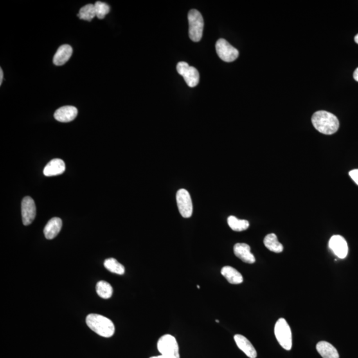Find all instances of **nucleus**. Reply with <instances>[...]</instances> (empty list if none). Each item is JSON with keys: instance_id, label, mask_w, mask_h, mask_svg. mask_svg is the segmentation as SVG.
I'll return each instance as SVG.
<instances>
[{"instance_id": "1", "label": "nucleus", "mask_w": 358, "mask_h": 358, "mask_svg": "<svg viewBox=\"0 0 358 358\" xmlns=\"http://www.w3.org/2000/svg\"><path fill=\"white\" fill-rule=\"evenodd\" d=\"M312 123L317 131L326 135L334 134L340 126L337 117L326 111L315 112L312 117Z\"/></svg>"}, {"instance_id": "2", "label": "nucleus", "mask_w": 358, "mask_h": 358, "mask_svg": "<svg viewBox=\"0 0 358 358\" xmlns=\"http://www.w3.org/2000/svg\"><path fill=\"white\" fill-rule=\"evenodd\" d=\"M86 323L92 331L100 336L110 338L114 334L115 326L113 322L102 315L90 314L86 319Z\"/></svg>"}, {"instance_id": "3", "label": "nucleus", "mask_w": 358, "mask_h": 358, "mask_svg": "<svg viewBox=\"0 0 358 358\" xmlns=\"http://www.w3.org/2000/svg\"><path fill=\"white\" fill-rule=\"evenodd\" d=\"M157 349L161 355L168 358H181L179 346L173 335L165 334L160 338L157 342Z\"/></svg>"}, {"instance_id": "4", "label": "nucleus", "mask_w": 358, "mask_h": 358, "mask_svg": "<svg viewBox=\"0 0 358 358\" xmlns=\"http://www.w3.org/2000/svg\"><path fill=\"white\" fill-rule=\"evenodd\" d=\"M189 37L194 42H199L202 39L204 29V19L201 13L197 10L188 12Z\"/></svg>"}, {"instance_id": "5", "label": "nucleus", "mask_w": 358, "mask_h": 358, "mask_svg": "<svg viewBox=\"0 0 358 358\" xmlns=\"http://www.w3.org/2000/svg\"><path fill=\"white\" fill-rule=\"evenodd\" d=\"M275 335L281 346L286 350L292 348V332L289 324L284 319H280L275 326Z\"/></svg>"}, {"instance_id": "6", "label": "nucleus", "mask_w": 358, "mask_h": 358, "mask_svg": "<svg viewBox=\"0 0 358 358\" xmlns=\"http://www.w3.org/2000/svg\"><path fill=\"white\" fill-rule=\"evenodd\" d=\"M176 200L178 209L182 217L191 218L193 215V205L190 193L186 189H179L177 193Z\"/></svg>"}, {"instance_id": "7", "label": "nucleus", "mask_w": 358, "mask_h": 358, "mask_svg": "<svg viewBox=\"0 0 358 358\" xmlns=\"http://www.w3.org/2000/svg\"><path fill=\"white\" fill-rule=\"evenodd\" d=\"M178 73L183 76L189 87L194 88L199 85L200 74L195 67L189 66L187 62H180L177 66Z\"/></svg>"}, {"instance_id": "8", "label": "nucleus", "mask_w": 358, "mask_h": 358, "mask_svg": "<svg viewBox=\"0 0 358 358\" xmlns=\"http://www.w3.org/2000/svg\"><path fill=\"white\" fill-rule=\"evenodd\" d=\"M216 50L218 55L225 62H233L239 56L238 49L234 48L226 40L220 39L216 44Z\"/></svg>"}, {"instance_id": "9", "label": "nucleus", "mask_w": 358, "mask_h": 358, "mask_svg": "<svg viewBox=\"0 0 358 358\" xmlns=\"http://www.w3.org/2000/svg\"><path fill=\"white\" fill-rule=\"evenodd\" d=\"M22 221L25 226H28L35 220L36 206L34 200L30 197H25L22 202Z\"/></svg>"}, {"instance_id": "10", "label": "nucleus", "mask_w": 358, "mask_h": 358, "mask_svg": "<svg viewBox=\"0 0 358 358\" xmlns=\"http://www.w3.org/2000/svg\"><path fill=\"white\" fill-rule=\"evenodd\" d=\"M329 247L338 258L344 259L348 253V246L346 241L342 236H333L329 241Z\"/></svg>"}, {"instance_id": "11", "label": "nucleus", "mask_w": 358, "mask_h": 358, "mask_svg": "<svg viewBox=\"0 0 358 358\" xmlns=\"http://www.w3.org/2000/svg\"><path fill=\"white\" fill-rule=\"evenodd\" d=\"M234 252L235 256L242 262L249 264H253L256 262V258L251 252L250 246L247 244L238 243L234 245Z\"/></svg>"}, {"instance_id": "12", "label": "nucleus", "mask_w": 358, "mask_h": 358, "mask_svg": "<svg viewBox=\"0 0 358 358\" xmlns=\"http://www.w3.org/2000/svg\"><path fill=\"white\" fill-rule=\"evenodd\" d=\"M78 115V110L72 106H67L58 109L55 112L54 117L60 122H70L73 121Z\"/></svg>"}, {"instance_id": "13", "label": "nucleus", "mask_w": 358, "mask_h": 358, "mask_svg": "<svg viewBox=\"0 0 358 358\" xmlns=\"http://www.w3.org/2000/svg\"><path fill=\"white\" fill-rule=\"evenodd\" d=\"M234 341L236 345L249 358H256L257 352L255 348L252 345L248 339L240 334L234 335Z\"/></svg>"}, {"instance_id": "14", "label": "nucleus", "mask_w": 358, "mask_h": 358, "mask_svg": "<svg viewBox=\"0 0 358 358\" xmlns=\"http://www.w3.org/2000/svg\"><path fill=\"white\" fill-rule=\"evenodd\" d=\"M65 169V162L62 159H53L44 168V174L46 177L57 176L62 174Z\"/></svg>"}, {"instance_id": "15", "label": "nucleus", "mask_w": 358, "mask_h": 358, "mask_svg": "<svg viewBox=\"0 0 358 358\" xmlns=\"http://www.w3.org/2000/svg\"><path fill=\"white\" fill-rule=\"evenodd\" d=\"M73 55V48L69 45H63L58 49L53 58V63L56 66L64 65Z\"/></svg>"}, {"instance_id": "16", "label": "nucleus", "mask_w": 358, "mask_h": 358, "mask_svg": "<svg viewBox=\"0 0 358 358\" xmlns=\"http://www.w3.org/2000/svg\"><path fill=\"white\" fill-rule=\"evenodd\" d=\"M62 222L59 218H52L44 228V234L47 240L54 239L61 230Z\"/></svg>"}, {"instance_id": "17", "label": "nucleus", "mask_w": 358, "mask_h": 358, "mask_svg": "<svg viewBox=\"0 0 358 358\" xmlns=\"http://www.w3.org/2000/svg\"><path fill=\"white\" fill-rule=\"evenodd\" d=\"M221 274L231 284H241L244 281L242 275L233 267L225 266L223 267L221 269Z\"/></svg>"}, {"instance_id": "18", "label": "nucleus", "mask_w": 358, "mask_h": 358, "mask_svg": "<svg viewBox=\"0 0 358 358\" xmlns=\"http://www.w3.org/2000/svg\"><path fill=\"white\" fill-rule=\"evenodd\" d=\"M317 350L323 358H339V353L335 347L327 342H319Z\"/></svg>"}, {"instance_id": "19", "label": "nucleus", "mask_w": 358, "mask_h": 358, "mask_svg": "<svg viewBox=\"0 0 358 358\" xmlns=\"http://www.w3.org/2000/svg\"><path fill=\"white\" fill-rule=\"evenodd\" d=\"M263 243H264L265 246L269 250L275 252V253H281L283 250V245L279 242L278 237L275 234H268L264 238Z\"/></svg>"}, {"instance_id": "20", "label": "nucleus", "mask_w": 358, "mask_h": 358, "mask_svg": "<svg viewBox=\"0 0 358 358\" xmlns=\"http://www.w3.org/2000/svg\"><path fill=\"white\" fill-rule=\"evenodd\" d=\"M227 224L233 230L242 231L246 230L249 226V223L246 220H240L234 216H229L227 218Z\"/></svg>"}, {"instance_id": "21", "label": "nucleus", "mask_w": 358, "mask_h": 358, "mask_svg": "<svg viewBox=\"0 0 358 358\" xmlns=\"http://www.w3.org/2000/svg\"><path fill=\"white\" fill-rule=\"evenodd\" d=\"M96 290L98 296L104 299H110L113 294V288L109 283L105 281L97 283Z\"/></svg>"}, {"instance_id": "22", "label": "nucleus", "mask_w": 358, "mask_h": 358, "mask_svg": "<svg viewBox=\"0 0 358 358\" xmlns=\"http://www.w3.org/2000/svg\"><path fill=\"white\" fill-rule=\"evenodd\" d=\"M104 267L108 271L118 275L125 273V267L114 258H109L105 260Z\"/></svg>"}, {"instance_id": "23", "label": "nucleus", "mask_w": 358, "mask_h": 358, "mask_svg": "<svg viewBox=\"0 0 358 358\" xmlns=\"http://www.w3.org/2000/svg\"><path fill=\"white\" fill-rule=\"evenodd\" d=\"M78 17L80 19L85 20V21H92L94 17H96L94 4H88V5L82 7L78 13Z\"/></svg>"}, {"instance_id": "24", "label": "nucleus", "mask_w": 358, "mask_h": 358, "mask_svg": "<svg viewBox=\"0 0 358 358\" xmlns=\"http://www.w3.org/2000/svg\"><path fill=\"white\" fill-rule=\"evenodd\" d=\"M94 8H95L96 17L100 19H103L110 10V6L107 4L100 1L96 2L94 4Z\"/></svg>"}, {"instance_id": "25", "label": "nucleus", "mask_w": 358, "mask_h": 358, "mask_svg": "<svg viewBox=\"0 0 358 358\" xmlns=\"http://www.w3.org/2000/svg\"><path fill=\"white\" fill-rule=\"evenodd\" d=\"M349 175H350L353 181L358 185V170H353L350 171Z\"/></svg>"}, {"instance_id": "26", "label": "nucleus", "mask_w": 358, "mask_h": 358, "mask_svg": "<svg viewBox=\"0 0 358 358\" xmlns=\"http://www.w3.org/2000/svg\"><path fill=\"white\" fill-rule=\"evenodd\" d=\"M353 78L358 82V68L355 69L354 73H353Z\"/></svg>"}, {"instance_id": "27", "label": "nucleus", "mask_w": 358, "mask_h": 358, "mask_svg": "<svg viewBox=\"0 0 358 358\" xmlns=\"http://www.w3.org/2000/svg\"><path fill=\"white\" fill-rule=\"evenodd\" d=\"M3 78H4V73H3V71H2V69L0 70V85H2V81H3Z\"/></svg>"}, {"instance_id": "28", "label": "nucleus", "mask_w": 358, "mask_h": 358, "mask_svg": "<svg viewBox=\"0 0 358 358\" xmlns=\"http://www.w3.org/2000/svg\"><path fill=\"white\" fill-rule=\"evenodd\" d=\"M150 358H168V357L164 356V355H157V356H154V357H152Z\"/></svg>"}, {"instance_id": "29", "label": "nucleus", "mask_w": 358, "mask_h": 358, "mask_svg": "<svg viewBox=\"0 0 358 358\" xmlns=\"http://www.w3.org/2000/svg\"><path fill=\"white\" fill-rule=\"evenodd\" d=\"M355 42L356 43V44H358V34L355 36L354 38Z\"/></svg>"}]
</instances>
